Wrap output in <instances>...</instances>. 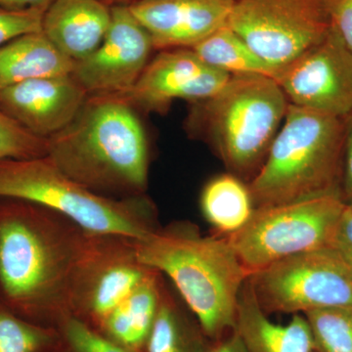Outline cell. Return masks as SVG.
<instances>
[{"label":"cell","mask_w":352,"mask_h":352,"mask_svg":"<svg viewBox=\"0 0 352 352\" xmlns=\"http://www.w3.org/2000/svg\"><path fill=\"white\" fill-rule=\"evenodd\" d=\"M88 234L50 208L0 198V302L25 320L56 328L71 314L69 287Z\"/></svg>","instance_id":"cell-1"},{"label":"cell","mask_w":352,"mask_h":352,"mask_svg":"<svg viewBox=\"0 0 352 352\" xmlns=\"http://www.w3.org/2000/svg\"><path fill=\"white\" fill-rule=\"evenodd\" d=\"M47 157L100 195L129 198L147 190V135L135 108L120 96L88 95L71 124L47 139Z\"/></svg>","instance_id":"cell-2"},{"label":"cell","mask_w":352,"mask_h":352,"mask_svg":"<svg viewBox=\"0 0 352 352\" xmlns=\"http://www.w3.org/2000/svg\"><path fill=\"white\" fill-rule=\"evenodd\" d=\"M135 245L141 263L173 281L210 342L235 330L240 293L251 275L226 238L175 222L135 239Z\"/></svg>","instance_id":"cell-3"},{"label":"cell","mask_w":352,"mask_h":352,"mask_svg":"<svg viewBox=\"0 0 352 352\" xmlns=\"http://www.w3.org/2000/svg\"><path fill=\"white\" fill-rule=\"evenodd\" d=\"M344 132L346 119L289 104L265 161L248 185L254 208L340 193Z\"/></svg>","instance_id":"cell-4"},{"label":"cell","mask_w":352,"mask_h":352,"mask_svg":"<svg viewBox=\"0 0 352 352\" xmlns=\"http://www.w3.org/2000/svg\"><path fill=\"white\" fill-rule=\"evenodd\" d=\"M194 104L190 126L205 135L232 175L252 179L289 105L276 80L232 76L214 96Z\"/></svg>","instance_id":"cell-5"},{"label":"cell","mask_w":352,"mask_h":352,"mask_svg":"<svg viewBox=\"0 0 352 352\" xmlns=\"http://www.w3.org/2000/svg\"><path fill=\"white\" fill-rule=\"evenodd\" d=\"M0 198L31 201L71 219L92 234L141 239L159 226L146 194L111 198L71 179L47 156L0 161Z\"/></svg>","instance_id":"cell-6"},{"label":"cell","mask_w":352,"mask_h":352,"mask_svg":"<svg viewBox=\"0 0 352 352\" xmlns=\"http://www.w3.org/2000/svg\"><path fill=\"white\" fill-rule=\"evenodd\" d=\"M346 203L340 193L254 208L226 239L250 275L289 256L332 248Z\"/></svg>","instance_id":"cell-7"},{"label":"cell","mask_w":352,"mask_h":352,"mask_svg":"<svg viewBox=\"0 0 352 352\" xmlns=\"http://www.w3.org/2000/svg\"><path fill=\"white\" fill-rule=\"evenodd\" d=\"M249 280L266 314L352 305V267L333 248L282 259Z\"/></svg>","instance_id":"cell-8"},{"label":"cell","mask_w":352,"mask_h":352,"mask_svg":"<svg viewBox=\"0 0 352 352\" xmlns=\"http://www.w3.org/2000/svg\"><path fill=\"white\" fill-rule=\"evenodd\" d=\"M332 1L235 0L227 25L277 76L327 36Z\"/></svg>","instance_id":"cell-9"},{"label":"cell","mask_w":352,"mask_h":352,"mask_svg":"<svg viewBox=\"0 0 352 352\" xmlns=\"http://www.w3.org/2000/svg\"><path fill=\"white\" fill-rule=\"evenodd\" d=\"M152 271L139 259L133 238L88 234L72 278L69 314L98 330Z\"/></svg>","instance_id":"cell-10"},{"label":"cell","mask_w":352,"mask_h":352,"mask_svg":"<svg viewBox=\"0 0 352 352\" xmlns=\"http://www.w3.org/2000/svg\"><path fill=\"white\" fill-rule=\"evenodd\" d=\"M275 80L292 105L342 119L352 113V53L333 28Z\"/></svg>","instance_id":"cell-11"},{"label":"cell","mask_w":352,"mask_h":352,"mask_svg":"<svg viewBox=\"0 0 352 352\" xmlns=\"http://www.w3.org/2000/svg\"><path fill=\"white\" fill-rule=\"evenodd\" d=\"M107 34L94 52L76 62L71 76L87 95L124 96L149 64L154 44L129 6L111 7Z\"/></svg>","instance_id":"cell-12"},{"label":"cell","mask_w":352,"mask_h":352,"mask_svg":"<svg viewBox=\"0 0 352 352\" xmlns=\"http://www.w3.org/2000/svg\"><path fill=\"white\" fill-rule=\"evenodd\" d=\"M231 76L204 62L191 48H175L150 61L131 91L120 97L134 108L163 113L177 99L207 100Z\"/></svg>","instance_id":"cell-13"},{"label":"cell","mask_w":352,"mask_h":352,"mask_svg":"<svg viewBox=\"0 0 352 352\" xmlns=\"http://www.w3.org/2000/svg\"><path fill=\"white\" fill-rule=\"evenodd\" d=\"M71 75L44 76L0 91V110L38 138L68 126L87 98Z\"/></svg>","instance_id":"cell-14"},{"label":"cell","mask_w":352,"mask_h":352,"mask_svg":"<svg viewBox=\"0 0 352 352\" xmlns=\"http://www.w3.org/2000/svg\"><path fill=\"white\" fill-rule=\"evenodd\" d=\"M235 0H134L131 13L154 48H193L228 24Z\"/></svg>","instance_id":"cell-15"},{"label":"cell","mask_w":352,"mask_h":352,"mask_svg":"<svg viewBox=\"0 0 352 352\" xmlns=\"http://www.w3.org/2000/svg\"><path fill=\"white\" fill-rule=\"evenodd\" d=\"M111 18V7L103 0H53L44 13L41 32L76 63L98 48Z\"/></svg>","instance_id":"cell-16"},{"label":"cell","mask_w":352,"mask_h":352,"mask_svg":"<svg viewBox=\"0 0 352 352\" xmlns=\"http://www.w3.org/2000/svg\"><path fill=\"white\" fill-rule=\"evenodd\" d=\"M236 332L248 352H314V342L305 315L294 314L281 325L268 318L248 279L239 296Z\"/></svg>","instance_id":"cell-17"},{"label":"cell","mask_w":352,"mask_h":352,"mask_svg":"<svg viewBox=\"0 0 352 352\" xmlns=\"http://www.w3.org/2000/svg\"><path fill=\"white\" fill-rule=\"evenodd\" d=\"M164 291L161 273L152 271L106 317L98 331L132 352H145Z\"/></svg>","instance_id":"cell-18"},{"label":"cell","mask_w":352,"mask_h":352,"mask_svg":"<svg viewBox=\"0 0 352 352\" xmlns=\"http://www.w3.org/2000/svg\"><path fill=\"white\" fill-rule=\"evenodd\" d=\"M74 66L43 32L24 34L0 46V91L34 78L71 75Z\"/></svg>","instance_id":"cell-19"},{"label":"cell","mask_w":352,"mask_h":352,"mask_svg":"<svg viewBox=\"0 0 352 352\" xmlns=\"http://www.w3.org/2000/svg\"><path fill=\"white\" fill-rule=\"evenodd\" d=\"M201 208L206 220L217 232H237L254 212L249 186L241 178L227 173L212 178L201 192Z\"/></svg>","instance_id":"cell-20"},{"label":"cell","mask_w":352,"mask_h":352,"mask_svg":"<svg viewBox=\"0 0 352 352\" xmlns=\"http://www.w3.org/2000/svg\"><path fill=\"white\" fill-rule=\"evenodd\" d=\"M210 342L195 317L164 288L145 352H205Z\"/></svg>","instance_id":"cell-21"},{"label":"cell","mask_w":352,"mask_h":352,"mask_svg":"<svg viewBox=\"0 0 352 352\" xmlns=\"http://www.w3.org/2000/svg\"><path fill=\"white\" fill-rule=\"evenodd\" d=\"M191 50L204 62L230 76H266L274 80L276 76V72L228 25L212 32Z\"/></svg>","instance_id":"cell-22"},{"label":"cell","mask_w":352,"mask_h":352,"mask_svg":"<svg viewBox=\"0 0 352 352\" xmlns=\"http://www.w3.org/2000/svg\"><path fill=\"white\" fill-rule=\"evenodd\" d=\"M56 337L54 328L25 320L0 302V352H51Z\"/></svg>","instance_id":"cell-23"},{"label":"cell","mask_w":352,"mask_h":352,"mask_svg":"<svg viewBox=\"0 0 352 352\" xmlns=\"http://www.w3.org/2000/svg\"><path fill=\"white\" fill-rule=\"evenodd\" d=\"M303 315L314 337V352H352V305Z\"/></svg>","instance_id":"cell-24"},{"label":"cell","mask_w":352,"mask_h":352,"mask_svg":"<svg viewBox=\"0 0 352 352\" xmlns=\"http://www.w3.org/2000/svg\"><path fill=\"white\" fill-rule=\"evenodd\" d=\"M55 330L57 337L51 352H132L71 314Z\"/></svg>","instance_id":"cell-25"},{"label":"cell","mask_w":352,"mask_h":352,"mask_svg":"<svg viewBox=\"0 0 352 352\" xmlns=\"http://www.w3.org/2000/svg\"><path fill=\"white\" fill-rule=\"evenodd\" d=\"M47 156V139L28 131L0 110V161Z\"/></svg>","instance_id":"cell-26"},{"label":"cell","mask_w":352,"mask_h":352,"mask_svg":"<svg viewBox=\"0 0 352 352\" xmlns=\"http://www.w3.org/2000/svg\"><path fill=\"white\" fill-rule=\"evenodd\" d=\"M45 10H8L0 8V46L24 34L43 31Z\"/></svg>","instance_id":"cell-27"},{"label":"cell","mask_w":352,"mask_h":352,"mask_svg":"<svg viewBox=\"0 0 352 352\" xmlns=\"http://www.w3.org/2000/svg\"><path fill=\"white\" fill-rule=\"evenodd\" d=\"M332 28L352 53V0H333Z\"/></svg>","instance_id":"cell-28"},{"label":"cell","mask_w":352,"mask_h":352,"mask_svg":"<svg viewBox=\"0 0 352 352\" xmlns=\"http://www.w3.org/2000/svg\"><path fill=\"white\" fill-rule=\"evenodd\" d=\"M332 248L352 267V204H346L340 215Z\"/></svg>","instance_id":"cell-29"},{"label":"cell","mask_w":352,"mask_h":352,"mask_svg":"<svg viewBox=\"0 0 352 352\" xmlns=\"http://www.w3.org/2000/svg\"><path fill=\"white\" fill-rule=\"evenodd\" d=\"M340 193L346 204H352V113L346 118Z\"/></svg>","instance_id":"cell-30"},{"label":"cell","mask_w":352,"mask_h":352,"mask_svg":"<svg viewBox=\"0 0 352 352\" xmlns=\"http://www.w3.org/2000/svg\"><path fill=\"white\" fill-rule=\"evenodd\" d=\"M205 352H248V349L239 333L234 330L222 339L210 342Z\"/></svg>","instance_id":"cell-31"},{"label":"cell","mask_w":352,"mask_h":352,"mask_svg":"<svg viewBox=\"0 0 352 352\" xmlns=\"http://www.w3.org/2000/svg\"><path fill=\"white\" fill-rule=\"evenodd\" d=\"M53 0H0V8L8 10H28V9H43L45 10Z\"/></svg>","instance_id":"cell-32"},{"label":"cell","mask_w":352,"mask_h":352,"mask_svg":"<svg viewBox=\"0 0 352 352\" xmlns=\"http://www.w3.org/2000/svg\"><path fill=\"white\" fill-rule=\"evenodd\" d=\"M103 1H105V0H103ZM113 1H120V0H113Z\"/></svg>","instance_id":"cell-33"}]
</instances>
